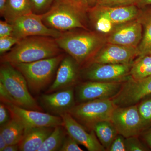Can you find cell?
I'll return each instance as SVG.
<instances>
[{"label":"cell","mask_w":151,"mask_h":151,"mask_svg":"<svg viewBox=\"0 0 151 151\" xmlns=\"http://www.w3.org/2000/svg\"><path fill=\"white\" fill-rule=\"evenodd\" d=\"M24 128L12 119L6 124L1 126L0 134L2 136L7 145L19 144L24 135Z\"/></svg>","instance_id":"21"},{"label":"cell","mask_w":151,"mask_h":151,"mask_svg":"<svg viewBox=\"0 0 151 151\" xmlns=\"http://www.w3.org/2000/svg\"><path fill=\"white\" fill-rule=\"evenodd\" d=\"M132 64L89 63L83 76L89 81L116 82L120 81L130 73Z\"/></svg>","instance_id":"11"},{"label":"cell","mask_w":151,"mask_h":151,"mask_svg":"<svg viewBox=\"0 0 151 151\" xmlns=\"http://www.w3.org/2000/svg\"><path fill=\"white\" fill-rule=\"evenodd\" d=\"M84 5L88 9L92 7L97 4V0H82Z\"/></svg>","instance_id":"37"},{"label":"cell","mask_w":151,"mask_h":151,"mask_svg":"<svg viewBox=\"0 0 151 151\" xmlns=\"http://www.w3.org/2000/svg\"><path fill=\"white\" fill-rule=\"evenodd\" d=\"M68 134L64 126H58L44 141L38 151H56L60 150Z\"/></svg>","instance_id":"23"},{"label":"cell","mask_w":151,"mask_h":151,"mask_svg":"<svg viewBox=\"0 0 151 151\" xmlns=\"http://www.w3.org/2000/svg\"><path fill=\"white\" fill-rule=\"evenodd\" d=\"M55 40L60 48L79 65L89 62L103 43L102 39L95 33L73 30L63 32Z\"/></svg>","instance_id":"3"},{"label":"cell","mask_w":151,"mask_h":151,"mask_svg":"<svg viewBox=\"0 0 151 151\" xmlns=\"http://www.w3.org/2000/svg\"><path fill=\"white\" fill-rule=\"evenodd\" d=\"M6 2V0H0V14L1 15L4 12V9Z\"/></svg>","instance_id":"43"},{"label":"cell","mask_w":151,"mask_h":151,"mask_svg":"<svg viewBox=\"0 0 151 151\" xmlns=\"http://www.w3.org/2000/svg\"><path fill=\"white\" fill-rule=\"evenodd\" d=\"M142 25L139 19L125 23L112 31L108 43L138 47L142 38Z\"/></svg>","instance_id":"16"},{"label":"cell","mask_w":151,"mask_h":151,"mask_svg":"<svg viewBox=\"0 0 151 151\" xmlns=\"http://www.w3.org/2000/svg\"><path fill=\"white\" fill-rule=\"evenodd\" d=\"M77 142L68 134L60 149V151H82L83 150L78 145Z\"/></svg>","instance_id":"32"},{"label":"cell","mask_w":151,"mask_h":151,"mask_svg":"<svg viewBox=\"0 0 151 151\" xmlns=\"http://www.w3.org/2000/svg\"><path fill=\"white\" fill-rule=\"evenodd\" d=\"M33 13L42 14L51 7L55 0H29Z\"/></svg>","instance_id":"28"},{"label":"cell","mask_w":151,"mask_h":151,"mask_svg":"<svg viewBox=\"0 0 151 151\" xmlns=\"http://www.w3.org/2000/svg\"><path fill=\"white\" fill-rule=\"evenodd\" d=\"M139 1V0H99L96 5L102 6L111 7L133 5H137Z\"/></svg>","instance_id":"29"},{"label":"cell","mask_w":151,"mask_h":151,"mask_svg":"<svg viewBox=\"0 0 151 151\" xmlns=\"http://www.w3.org/2000/svg\"><path fill=\"white\" fill-rule=\"evenodd\" d=\"M151 5V0H139L137 6L138 7H144Z\"/></svg>","instance_id":"40"},{"label":"cell","mask_w":151,"mask_h":151,"mask_svg":"<svg viewBox=\"0 0 151 151\" xmlns=\"http://www.w3.org/2000/svg\"><path fill=\"white\" fill-rule=\"evenodd\" d=\"M122 86L120 81H89L77 86L75 96L80 103L97 99H111L119 93Z\"/></svg>","instance_id":"10"},{"label":"cell","mask_w":151,"mask_h":151,"mask_svg":"<svg viewBox=\"0 0 151 151\" xmlns=\"http://www.w3.org/2000/svg\"><path fill=\"white\" fill-rule=\"evenodd\" d=\"M137 56H139L138 47L108 43L97 52L89 64H129Z\"/></svg>","instance_id":"12"},{"label":"cell","mask_w":151,"mask_h":151,"mask_svg":"<svg viewBox=\"0 0 151 151\" xmlns=\"http://www.w3.org/2000/svg\"><path fill=\"white\" fill-rule=\"evenodd\" d=\"M111 122L118 133L125 138L138 136L145 129L138 106L117 107L112 113Z\"/></svg>","instance_id":"8"},{"label":"cell","mask_w":151,"mask_h":151,"mask_svg":"<svg viewBox=\"0 0 151 151\" xmlns=\"http://www.w3.org/2000/svg\"><path fill=\"white\" fill-rule=\"evenodd\" d=\"M89 17L98 31L108 33L113 30L114 24L106 17L89 14Z\"/></svg>","instance_id":"26"},{"label":"cell","mask_w":151,"mask_h":151,"mask_svg":"<svg viewBox=\"0 0 151 151\" xmlns=\"http://www.w3.org/2000/svg\"><path fill=\"white\" fill-rule=\"evenodd\" d=\"M20 40L14 36L0 37V54L1 55L5 54L10 50Z\"/></svg>","instance_id":"30"},{"label":"cell","mask_w":151,"mask_h":151,"mask_svg":"<svg viewBox=\"0 0 151 151\" xmlns=\"http://www.w3.org/2000/svg\"><path fill=\"white\" fill-rule=\"evenodd\" d=\"M7 145L5 140L1 135L0 134V151H4V149L5 148Z\"/></svg>","instance_id":"41"},{"label":"cell","mask_w":151,"mask_h":151,"mask_svg":"<svg viewBox=\"0 0 151 151\" xmlns=\"http://www.w3.org/2000/svg\"><path fill=\"white\" fill-rule=\"evenodd\" d=\"M150 55H151V54H150Z\"/></svg>","instance_id":"45"},{"label":"cell","mask_w":151,"mask_h":151,"mask_svg":"<svg viewBox=\"0 0 151 151\" xmlns=\"http://www.w3.org/2000/svg\"><path fill=\"white\" fill-rule=\"evenodd\" d=\"M11 119L10 114L8 109L4 103L0 104V125H4Z\"/></svg>","instance_id":"36"},{"label":"cell","mask_w":151,"mask_h":151,"mask_svg":"<svg viewBox=\"0 0 151 151\" xmlns=\"http://www.w3.org/2000/svg\"><path fill=\"white\" fill-rule=\"evenodd\" d=\"M137 106L142 122L146 129L151 125V99L143 101Z\"/></svg>","instance_id":"27"},{"label":"cell","mask_w":151,"mask_h":151,"mask_svg":"<svg viewBox=\"0 0 151 151\" xmlns=\"http://www.w3.org/2000/svg\"><path fill=\"white\" fill-rule=\"evenodd\" d=\"M13 27L12 24L6 21H0V37L13 36Z\"/></svg>","instance_id":"35"},{"label":"cell","mask_w":151,"mask_h":151,"mask_svg":"<svg viewBox=\"0 0 151 151\" xmlns=\"http://www.w3.org/2000/svg\"><path fill=\"white\" fill-rule=\"evenodd\" d=\"M99 1V0H97V1Z\"/></svg>","instance_id":"44"},{"label":"cell","mask_w":151,"mask_h":151,"mask_svg":"<svg viewBox=\"0 0 151 151\" xmlns=\"http://www.w3.org/2000/svg\"><path fill=\"white\" fill-rule=\"evenodd\" d=\"M94 130L97 138L102 145L108 150L113 141L119 134L111 121L98 122L93 126Z\"/></svg>","instance_id":"20"},{"label":"cell","mask_w":151,"mask_h":151,"mask_svg":"<svg viewBox=\"0 0 151 151\" xmlns=\"http://www.w3.org/2000/svg\"><path fill=\"white\" fill-rule=\"evenodd\" d=\"M0 82L5 87L18 106L29 110L43 111L30 93L24 76L11 63H1Z\"/></svg>","instance_id":"5"},{"label":"cell","mask_w":151,"mask_h":151,"mask_svg":"<svg viewBox=\"0 0 151 151\" xmlns=\"http://www.w3.org/2000/svg\"><path fill=\"white\" fill-rule=\"evenodd\" d=\"M122 135L118 134L111 144L108 151H126L125 139Z\"/></svg>","instance_id":"33"},{"label":"cell","mask_w":151,"mask_h":151,"mask_svg":"<svg viewBox=\"0 0 151 151\" xmlns=\"http://www.w3.org/2000/svg\"><path fill=\"white\" fill-rule=\"evenodd\" d=\"M65 55L42 59L29 63L11 64L24 76L30 91L40 93L51 84Z\"/></svg>","instance_id":"4"},{"label":"cell","mask_w":151,"mask_h":151,"mask_svg":"<svg viewBox=\"0 0 151 151\" xmlns=\"http://www.w3.org/2000/svg\"><path fill=\"white\" fill-rule=\"evenodd\" d=\"M60 117L68 134L78 144L84 146L89 151L106 150L98 140L94 130H91L90 133L87 132L86 128L68 113L61 115Z\"/></svg>","instance_id":"13"},{"label":"cell","mask_w":151,"mask_h":151,"mask_svg":"<svg viewBox=\"0 0 151 151\" xmlns=\"http://www.w3.org/2000/svg\"><path fill=\"white\" fill-rule=\"evenodd\" d=\"M0 99L1 103L4 104H12L16 105L14 98L11 96L4 85L0 82Z\"/></svg>","instance_id":"34"},{"label":"cell","mask_w":151,"mask_h":151,"mask_svg":"<svg viewBox=\"0 0 151 151\" xmlns=\"http://www.w3.org/2000/svg\"><path fill=\"white\" fill-rule=\"evenodd\" d=\"M19 151V146L18 144L15 145H7L5 148L4 149V151Z\"/></svg>","instance_id":"39"},{"label":"cell","mask_w":151,"mask_h":151,"mask_svg":"<svg viewBox=\"0 0 151 151\" xmlns=\"http://www.w3.org/2000/svg\"><path fill=\"white\" fill-rule=\"evenodd\" d=\"M129 74L132 78L138 80L151 76V55L139 56L132 65Z\"/></svg>","instance_id":"24"},{"label":"cell","mask_w":151,"mask_h":151,"mask_svg":"<svg viewBox=\"0 0 151 151\" xmlns=\"http://www.w3.org/2000/svg\"><path fill=\"white\" fill-rule=\"evenodd\" d=\"M116 107L111 99H97L75 105L68 113L86 129L92 130L97 122L111 121Z\"/></svg>","instance_id":"6"},{"label":"cell","mask_w":151,"mask_h":151,"mask_svg":"<svg viewBox=\"0 0 151 151\" xmlns=\"http://www.w3.org/2000/svg\"><path fill=\"white\" fill-rule=\"evenodd\" d=\"M87 9L66 1L55 0L51 7L42 14L47 26L61 32L77 28L87 30L84 24Z\"/></svg>","instance_id":"2"},{"label":"cell","mask_w":151,"mask_h":151,"mask_svg":"<svg viewBox=\"0 0 151 151\" xmlns=\"http://www.w3.org/2000/svg\"><path fill=\"white\" fill-rule=\"evenodd\" d=\"M142 14L138 18L145 28L142 38L138 46L139 56L151 53V9Z\"/></svg>","instance_id":"22"},{"label":"cell","mask_w":151,"mask_h":151,"mask_svg":"<svg viewBox=\"0 0 151 151\" xmlns=\"http://www.w3.org/2000/svg\"><path fill=\"white\" fill-rule=\"evenodd\" d=\"M134 96L141 100L151 94V76L140 80H134L131 84Z\"/></svg>","instance_id":"25"},{"label":"cell","mask_w":151,"mask_h":151,"mask_svg":"<svg viewBox=\"0 0 151 151\" xmlns=\"http://www.w3.org/2000/svg\"><path fill=\"white\" fill-rule=\"evenodd\" d=\"M40 99L45 110L57 116L69 113L76 105L73 87L42 94Z\"/></svg>","instance_id":"14"},{"label":"cell","mask_w":151,"mask_h":151,"mask_svg":"<svg viewBox=\"0 0 151 151\" xmlns=\"http://www.w3.org/2000/svg\"><path fill=\"white\" fill-rule=\"evenodd\" d=\"M4 104L8 109L11 119L21 124L25 130L36 127L63 126L60 116L42 111L25 109L14 104Z\"/></svg>","instance_id":"7"},{"label":"cell","mask_w":151,"mask_h":151,"mask_svg":"<svg viewBox=\"0 0 151 151\" xmlns=\"http://www.w3.org/2000/svg\"><path fill=\"white\" fill-rule=\"evenodd\" d=\"M32 13L29 0H6L1 16L11 24L19 18Z\"/></svg>","instance_id":"19"},{"label":"cell","mask_w":151,"mask_h":151,"mask_svg":"<svg viewBox=\"0 0 151 151\" xmlns=\"http://www.w3.org/2000/svg\"><path fill=\"white\" fill-rule=\"evenodd\" d=\"M13 36L21 40L32 36L49 37L56 39L62 33L47 26L42 21V14L32 13L21 17L11 23Z\"/></svg>","instance_id":"9"},{"label":"cell","mask_w":151,"mask_h":151,"mask_svg":"<svg viewBox=\"0 0 151 151\" xmlns=\"http://www.w3.org/2000/svg\"><path fill=\"white\" fill-rule=\"evenodd\" d=\"M54 127H40L25 130L23 137L19 143V151H38Z\"/></svg>","instance_id":"18"},{"label":"cell","mask_w":151,"mask_h":151,"mask_svg":"<svg viewBox=\"0 0 151 151\" xmlns=\"http://www.w3.org/2000/svg\"><path fill=\"white\" fill-rule=\"evenodd\" d=\"M144 138L151 148V129L145 133L144 135Z\"/></svg>","instance_id":"38"},{"label":"cell","mask_w":151,"mask_h":151,"mask_svg":"<svg viewBox=\"0 0 151 151\" xmlns=\"http://www.w3.org/2000/svg\"><path fill=\"white\" fill-rule=\"evenodd\" d=\"M90 14L103 16L114 24H125L136 19L140 12L136 5L119 7H105L96 5L87 9Z\"/></svg>","instance_id":"17"},{"label":"cell","mask_w":151,"mask_h":151,"mask_svg":"<svg viewBox=\"0 0 151 151\" xmlns=\"http://www.w3.org/2000/svg\"><path fill=\"white\" fill-rule=\"evenodd\" d=\"M62 53L54 38L29 37L21 39L10 50L1 55V63H29Z\"/></svg>","instance_id":"1"},{"label":"cell","mask_w":151,"mask_h":151,"mask_svg":"<svg viewBox=\"0 0 151 151\" xmlns=\"http://www.w3.org/2000/svg\"><path fill=\"white\" fill-rule=\"evenodd\" d=\"M125 146L127 151H144L147 150L137 136H133L126 138Z\"/></svg>","instance_id":"31"},{"label":"cell","mask_w":151,"mask_h":151,"mask_svg":"<svg viewBox=\"0 0 151 151\" xmlns=\"http://www.w3.org/2000/svg\"><path fill=\"white\" fill-rule=\"evenodd\" d=\"M79 64L69 55H65L58 66L55 78L45 93L73 87L78 79Z\"/></svg>","instance_id":"15"},{"label":"cell","mask_w":151,"mask_h":151,"mask_svg":"<svg viewBox=\"0 0 151 151\" xmlns=\"http://www.w3.org/2000/svg\"><path fill=\"white\" fill-rule=\"evenodd\" d=\"M60 1H66L74 3V4H76L85 7V8H86V7L84 5L83 1H82V0H60Z\"/></svg>","instance_id":"42"}]
</instances>
